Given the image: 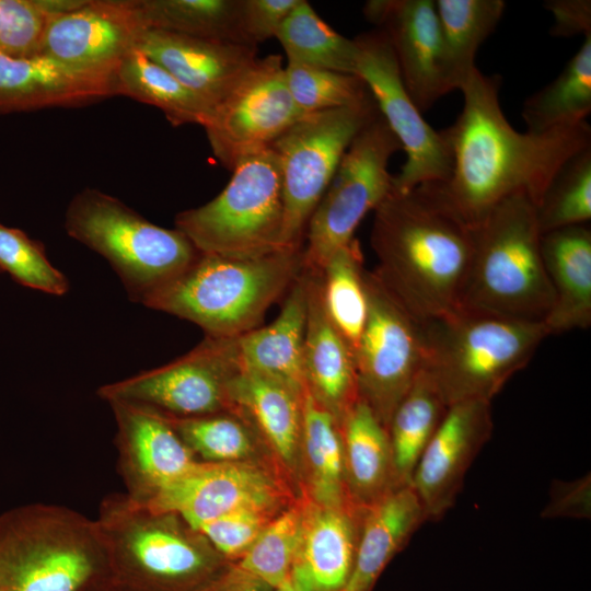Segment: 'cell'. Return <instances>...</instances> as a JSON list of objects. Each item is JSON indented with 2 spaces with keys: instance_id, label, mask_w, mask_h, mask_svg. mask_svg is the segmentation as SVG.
I'll return each mask as SVG.
<instances>
[{
  "instance_id": "cell-1",
  "label": "cell",
  "mask_w": 591,
  "mask_h": 591,
  "mask_svg": "<svg viewBox=\"0 0 591 591\" xmlns=\"http://www.w3.org/2000/svg\"><path fill=\"white\" fill-rule=\"evenodd\" d=\"M498 74L477 68L460 91L463 106L443 129L452 150V173L441 184L424 185L471 227L507 197L523 192L535 206L559 169L591 146L588 121L544 132H521L500 105Z\"/></svg>"
},
{
  "instance_id": "cell-2",
  "label": "cell",
  "mask_w": 591,
  "mask_h": 591,
  "mask_svg": "<svg viewBox=\"0 0 591 591\" xmlns=\"http://www.w3.org/2000/svg\"><path fill=\"white\" fill-rule=\"evenodd\" d=\"M373 270L419 322L457 311L467 282L475 229L426 186L391 192L373 211Z\"/></svg>"
},
{
  "instance_id": "cell-3",
  "label": "cell",
  "mask_w": 591,
  "mask_h": 591,
  "mask_svg": "<svg viewBox=\"0 0 591 591\" xmlns=\"http://www.w3.org/2000/svg\"><path fill=\"white\" fill-rule=\"evenodd\" d=\"M95 520L111 584L123 591H202L231 565L181 515L127 494L106 497Z\"/></svg>"
},
{
  "instance_id": "cell-4",
  "label": "cell",
  "mask_w": 591,
  "mask_h": 591,
  "mask_svg": "<svg viewBox=\"0 0 591 591\" xmlns=\"http://www.w3.org/2000/svg\"><path fill=\"white\" fill-rule=\"evenodd\" d=\"M302 269V250L252 258L200 253L141 303L195 323L206 336L239 337L258 327Z\"/></svg>"
},
{
  "instance_id": "cell-5",
  "label": "cell",
  "mask_w": 591,
  "mask_h": 591,
  "mask_svg": "<svg viewBox=\"0 0 591 591\" xmlns=\"http://www.w3.org/2000/svg\"><path fill=\"white\" fill-rule=\"evenodd\" d=\"M109 584L95 519L39 502L0 514V591H93Z\"/></svg>"
},
{
  "instance_id": "cell-6",
  "label": "cell",
  "mask_w": 591,
  "mask_h": 591,
  "mask_svg": "<svg viewBox=\"0 0 591 591\" xmlns=\"http://www.w3.org/2000/svg\"><path fill=\"white\" fill-rule=\"evenodd\" d=\"M474 229V254L460 309L544 323L553 294L534 201L515 193Z\"/></svg>"
},
{
  "instance_id": "cell-7",
  "label": "cell",
  "mask_w": 591,
  "mask_h": 591,
  "mask_svg": "<svg viewBox=\"0 0 591 591\" xmlns=\"http://www.w3.org/2000/svg\"><path fill=\"white\" fill-rule=\"evenodd\" d=\"M419 323L424 369L449 405L491 402L548 336L543 323L465 309Z\"/></svg>"
},
{
  "instance_id": "cell-8",
  "label": "cell",
  "mask_w": 591,
  "mask_h": 591,
  "mask_svg": "<svg viewBox=\"0 0 591 591\" xmlns=\"http://www.w3.org/2000/svg\"><path fill=\"white\" fill-rule=\"evenodd\" d=\"M65 228L71 237L104 256L139 302L200 254L181 231L159 227L93 188L71 200Z\"/></svg>"
},
{
  "instance_id": "cell-9",
  "label": "cell",
  "mask_w": 591,
  "mask_h": 591,
  "mask_svg": "<svg viewBox=\"0 0 591 591\" xmlns=\"http://www.w3.org/2000/svg\"><path fill=\"white\" fill-rule=\"evenodd\" d=\"M175 227L201 254L252 258L285 250L282 186L274 150L239 161L223 190L179 212Z\"/></svg>"
},
{
  "instance_id": "cell-10",
  "label": "cell",
  "mask_w": 591,
  "mask_h": 591,
  "mask_svg": "<svg viewBox=\"0 0 591 591\" xmlns=\"http://www.w3.org/2000/svg\"><path fill=\"white\" fill-rule=\"evenodd\" d=\"M379 114L373 97L301 116L271 146L280 170L285 250H302L309 220L345 152Z\"/></svg>"
},
{
  "instance_id": "cell-11",
  "label": "cell",
  "mask_w": 591,
  "mask_h": 591,
  "mask_svg": "<svg viewBox=\"0 0 591 591\" xmlns=\"http://www.w3.org/2000/svg\"><path fill=\"white\" fill-rule=\"evenodd\" d=\"M399 150V141L380 113L359 131L309 220L302 248L305 269L320 271L390 195L389 162Z\"/></svg>"
},
{
  "instance_id": "cell-12",
  "label": "cell",
  "mask_w": 591,
  "mask_h": 591,
  "mask_svg": "<svg viewBox=\"0 0 591 591\" xmlns=\"http://www.w3.org/2000/svg\"><path fill=\"white\" fill-rule=\"evenodd\" d=\"M358 48L357 76L366 83L378 111L406 153L393 175L392 190L441 184L452 173V150L444 130L433 129L412 100L398 70L392 47L375 28L354 38Z\"/></svg>"
},
{
  "instance_id": "cell-13",
  "label": "cell",
  "mask_w": 591,
  "mask_h": 591,
  "mask_svg": "<svg viewBox=\"0 0 591 591\" xmlns=\"http://www.w3.org/2000/svg\"><path fill=\"white\" fill-rule=\"evenodd\" d=\"M241 369L237 337L206 336L160 368L106 384L99 395L185 418L230 410L229 384Z\"/></svg>"
},
{
  "instance_id": "cell-14",
  "label": "cell",
  "mask_w": 591,
  "mask_h": 591,
  "mask_svg": "<svg viewBox=\"0 0 591 591\" xmlns=\"http://www.w3.org/2000/svg\"><path fill=\"white\" fill-rule=\"evenodd\" d=\"M368 318L355 356L359 395L386 428L424 368L420 323L373 270L366 273Z\"/></svg>"
},
{
  "instance_id": "cell-15",
  "label": "cell",
  "mask_w": 591,
  "mask_h": 591,
  "mask_svg": "<svg viewBox=\"0 0 591 591\" xmlns=\"http://www.w3.org/2000/svg\"><path fill=\"white\" fill-rule=\"evenodd\" d=\"M303 114L296 106L278 55L258 58L204 127L215 158L232 172L269 148Z\"/></svg>"
},
{
  "instance_id": "cell-16",
  "label": "cell",
  "mask_w": 591,
  "mask_h": 591,
  "mask_svg": "<svg viewBox=\"0 0 591 591\" xmlns=\"http://www.w3.org/2000/svg\"><path fill=\"white\" fill-rule=\"evenodd\" d=\"M297 497L273 460L200 462L190 473L141 505L154 511L176 513L197 529L242 508L281 511Z\"/></svg>"
},
{
  "instance_id": "cell-17",
  "label": "cell",
  "mask_w": 591,
  "mask_h": 591,
  "mask_svg": "<svg viewBox=\"0 0 591 591\" xmlns=\"http://www.w3.org/2000/svg\"><path fill=\"white\" fill-rule=\"evenodd\" d=\"M147 30L137 0H82L49 22L39 54L72 68L115 74Z\"/></svg>"
},
{
  "instance_id": "cell-18",
  "label": "cell",
  "mask_w": 591,
  "mask_h": 591,
  "mask_svg": "<svg viewBox=\"0 0 591 591\" xmlns=\"http://www.w3.org/2000/svg\"><path fill=\"white\" fill-rule=\"evenodd\" d=\"M490 403L472 399L450 405L424 450L409 485L428 521H439L454 506L468 468L491 438Z\"/></svg>"
},
{
  "instance_id": "cell-19",
  "label": "cell",
  "mask_w": 591,
  "mask_h": 591,
  "mask_svg": "<svg viewBox=\"0 0 591 591\" xmlns=\"http://www.w3.org/2000/svg\"><path fill=\"white\" fill-rule=\"evenodd\" d=\"M108 403L117 424L126 494L135 501L144 503L201 462L161 413L127 402Z\"/></svg>"
},
{
  "instance_id": "cell-20",
  "label": "cell",
  "mask_w": 591,
  "mask_h": 591,
  "mask_svg": "<svg viewBox=\"0 0 591 591\" xmlns=\"http://www.w3.org/2000/svg\"><path fill=\"white\" fill-rule=\"evenodd\" d=\"M363 14L386 36L402 80L421 113L450 93L434 0H370Z\"/></svg>"
},
{
  "instance_id": "cell-21",
  "label": "cell",
  "mask_w": 591,
  "mask_h": 591,
  "mask_svg": "<svg viewBox=\"0 0 591 591\" xmlns=\"http://www.w3.org/2000/svg\"><path fill=\"white\" fill-rule=\"evenodd\" d=\"M137 49L165 68L213 109L258 57L256 47L148 28Z\"/></svg>"
},
{
  "instance_id": "cell-22",
  "label": "cell",
  "mask_w": 591,
  "mask_h": 591,
  "mask_svg": "<svg viewBox=\"0 0 591 591\" xmlns=\"http://www.w3.org/2000/svg\"><path fill=\"white\" fill-rule=\"evenodd\" d=\"M303 499L300 538L288 580L301 591H343L356 558L364 509Z\"/></svg>"
},
{
  "instance_id": "cell-23",
  "label": "cell",
  "mask_w": 591,
  "mask_h": 591,
  "mask_svg": "<svg viewBox=\"0 0 591 591\" xmlns=\"http://www.w3.org/2000/svg\"><path fill=\"white\" fill-rule=\"evenodd\" d=\"M115 74L72 68L40 54H0V115L101 101L116 95Z\"/></svg>"
},
{
  "instance_id": "cell-24",
  "label": "cell",
  "mask_w": 591,
  "mask_h": 591,
  "mask_svg": "<svg viewBox=\"0 0 591 591\" xmlns=\"http://www.w3.org/2000/svg\"><path fill=\"white\" fill-rule=\"evenodd\" d=\"M304 394L242 367L229 384L230 410L252 424L278 467L299 488Z\"/></svg>"
},
{
  "instance_id": "cell-25",
  "label": "cell",
  "mask_w": 591,
  "mask_h": 591,
  "mask_svg": "<svg viewBox=\"0 0 591 591\" xmlns=\"http://www.w3.org/2000/svg\"><path fill=\"white\" fill-rule=\"evenodd\" d=\"M303 269L308 298L303 347L306 391L340 422L360 399L355 356L325 313L320 271Z\"/></svg>"
},
{
  "instance_id": "cell-26",
  "label": "cell",
  "mask_w": 591,
  "mask_h": 591,
  "mask_svg": "<svg viewBox=\"0 0 591 591\" xmlns=\"http://www.w3.org/2000/svg\"><path fill=\"white\" fill-rule=\"evenodd\" d=\"M541 250L553 304L544 321L549 335L591 325V230L571 225L542 234Z\"/></svg>"
},
{
  "instance_id": "cell-27",
  "label": "cell",
  "mask_w": 591,
  "mask_h": 591,
  "mask_svg": "<svg viewBox=\"0 0 591 591\" xmlns=\"http://www.w3.org/2000/svg\"><path fill=\"white\" fill-rule=\"evenodd\" d=\"M306 308V277L302 269L286 293L279 315L270 324L237 337L241 367L305 393Z\"/></svg>"
},
{
  "instance_id": "cell-28",
  "label": "cell",
  "mask_w": 591,
  "mask_h": 591,
  "mask_svg": "<svg viewBox=\"0 0 591 591\" xmlns=\"http://www.w3.org/2000/svg\"><path fill=\"white\" fill-rule=\"evenodd\" d=\"M425 522L426 512L410 485L366 508L354 567L343 591H372L387 564Z\"/></svg>"
},
{
  "instance_id": "cell-29",
  "label": "cell",
  "mask_w": 591,
  "mask_h": 591,
  "mask_svg": "<svg viewBox=\"0 0 591 591\" xmlns=\"http://www.w3.org/2000/svg\"><path fill=\"white\" fill-rule=\"evenodd\" d=\"M346 482L352 502L366 509L403 487L395 472L387 429L361 398L339 422Z\"/></svg>"
},
{
  "instance_id": "cell-30",
  "label": "cell",
  "mask_w": 591,
  "mask_h": 591,
  "mask_svg": "<svg viewBox=\"0 0 591 591\" xmlns=\"http://www.w3.org/2000/svg\"><path fill=\"white\" fill-rule=\"evenodd\" d=\"M300 494L324 506L359 508L347 488L339 422L308 391L302 409Z\"/></svg>"
},
{
  "instance_id": "cell-31",
  "label": "cell",
  "mask_w": 591,
  "mask_h": 591,
  "mask_svg": "<svg viewBox=\"0 0 591 591\" xmlns=\"http://www.w3.org/2000/svg\"><path fill=\"white\" fill-rule=\"evenodd\" d=\"M439 20L443 73L449 92L460 90L476 69L482 44L498 26L503 0H434Z\"/></svg>"
},
{
  "instance_id": "cell-32",
  "label": "cell",
  "mask_w": 591,
  "mask_h": 591,
  "mask_svg": "<svg viewBox=\"0 0 591 591\" xmlns=\"http://www.w3.org/2000/svg\"><path fill=\"white\" fill-rule=\"evenodd\" d=\"M449 406L432 375L422 368L386 427L401 486L410 484L414 470Z\"/></svg>"
},
{
  "instance_id": "cell-33",
  "label": "cell",
  "mask_w": 591,
  "mask_h": 591,
  "mask_svg": "<svg viewBox=\"0 0 591 591\" xmlns=\"http://www.w3.org/2000/svg\"><path fill=\"white\" fill-rule=\"evenodd\" d=\"M115 85L116 95L159 108L174 126L205 127L212 115V108L202 99L137 48L118 67Z\"/></svg>"
},
{
  "instance_id": "cell-34",
  "label": "cell",
  "mask_w": 591,
  "mask_h": 591,
  "mask_svg": "<svg viewBox=\"0 0 591 591\" xmlns=\"http://www.w3.org/2000/svg\"><path fill=\"white\" fill-rule=\"evenodd\" d=\"M366 273L361 246L356 237L338 248L320 270L325 313L354 356L369 313Z\"/></svg>"
},
{
  "instance_id": "cell-35",
  "label": "cell",
  "mask_w": 591,
  "mask_h": 591,
  "mask_svg": "<svg viewBox=\"0 0 591 591\" xmlns=\"http://www.w3.org/2000/svg\"><path fill=\"white\" fill-rule=\"evenodd\" d=\"M591 113V35L547 85L530 95L522 106L528 131L544 132L583 121Z\"/></svg>"
},
{
  "instance_id": "cell-36",
  "label": "cell",
  "mask_w": 591,
  "mask_h": 591,
  "mask_svg": "<svg viewBox=\"0 0 591 591\" xmlns=\"http://www.w3.org/2000/svg\"><path fill=\"white\" fill-rule=\"evenodd\" d=\"M162 415L201 462L273 460L260 455L268 452L267 448L252 424L235 409L185 418Z\"/></svg>"
},
{
  "instance_id": "cell-37",
  "label": "cell",
  "mask_w": 591,
  "mask_h": 591,
  "mask_svg": "<svg viewBox=\"0 0 591 591\" xmlns=\"http://www.w3.org/2000/svg\"><path fill=\"white\" fill-rule=\"evenodd\" d=\"M276 38L288 61L341 73H357L358 48L355 39L333 30L305 0H301L285 20Z\"/></svg>"
},
{
  "instance_id": "cell-38",
  "label": "cell",
  "mask_w": 591,
  "mask_h": 591,
  "mask_svg": "<svg viewBox=\"0 0 591 591\" xmlns=\"http://www.w3.org/2000/svg\"><path fill=\"white\" fill-rule=\"evenodd\" d=\"M240 1L137 0V5L148 28L243 44Z\"/></svg>"
},
{
  "instance_id": "cell-39",
  "label": "cell",
  "mask_w": 591,
  "mask_h": 591,
  "mask_svg": "<svg viewBox=\"0 0 591 591\" xmlns=\"http://www.w3.org/2000/svg\"><path fill=\"white\" fill-rule=\"evenodd\" d=\"M542 234L591 219V146L571 157L556 173L536 205Z\"/></svg>"
},
{
  "instance_id": "cell-40",
  "label": "cell",
  "mask_w": 591,
  "mask_h": 591,
  "mask_svg": "<svg viewBox=\"0 0 591 591\" xmlns=\"http://www.w3.org/2000/svg\"><path fill=\"white\" fill-rule=\"evenodd\" d=\"M302 512L303 499L300 494L273 519L244 556L234 564L274 589L285 582L297 553Z\"/></svg>"
},
{
  "instance_id": "cell-41",
  "label": "cell",
  "mask_w": 591,
  "mask_h": 591,
  "mask_svg": "<svg viewBox=\"0 0 591 591\" xmlns=\"http://www.w3.org/2000/svg\"><path fill=\"white\" fill-rule=\"evenodd\" d=\"M289 93L303 114L357 104L370 92L356 74L315 68L292 61L285 67Z\"/></svg>"
},
{
  "instance_id": "cell-42",
  "label": "cell",
  "mask_w": 591,
  "mask_h": 591,
  "mask_svg": "<svg viewBox=\"0 0 591 591\" xmlns=\"http://www.w3.org/2000/svg\"><path fill=\"white\" fill-rule=\"evenodd\" d=\"M82 0H0V54L31 57L39 54L49 22Z\"/></svg>"
},
{
  "instance_id": "cell-43",
  "label": "cell",
  "mask_w": 591,
  "mask_h": 591,
  "mask_svg": "<svg viewBox=\"0 0 591 591\" xmlns=\"http://www.w3.org/2000/svg\"><path fill=\"white\" fill-rule=\"evenodd\" d=\"M0 273L9 274L22 286L62 296L69 283L48 260L43 244L19 229L0 223Z\"/></svg>"
},
{
  "instance_id": "cell-44",
  "label": "cell",
  "mask_w": 591,
  "mask_h": 591,
  "mask_svg": "<svg viewBox=\"0 0 591 591\" xmlns=\"http://www.w3.org/2000/svg\"><path fill=\"white\" fill-rule=\"evenodd\" d=\"M281 511L242 508L204 523L196 530L225 560L234 564L244 556L260 533Z\"/></svg>"
},
{
  "instance_id": "cell-45",
  "label": "cell",
  "mask_w": 591,
  "mask_h": 591,
  "mask_svg": "<svg viewBox=\"0 0 591 591\" xmlns=\"http://www.w3.org/2000/svg\"><path fill=\"white\" fill-rule=\"evenodd\" d=\"M301 0H241L240 32L243 44L257 47L276 37L285 20Z\"/></svg>"
},
{
  "instance_id": "cell-46",
  "label": "cell",
  "mask_w": 591,
  "mask_h": 591,
  "mask_svg": "<svg viewBox=\"0 0 591 591\" xmlns=\"http://www.w3.org/2000/svg\"><path fill=\"white\" fill-rule=\"evenodd\" d=\"M543 7L553 15V36L591 35L590 0H548Z\"/></svg>"
},
{
  "instance_id": "cell-47",
  "label": "cell",
  "mask_w": 591,
  "mask_h": 591,
  "mask_svg": "<svg viewBox=\"0 0 591 591\" xmlns=\"http://www.w3.org/2000/svg\"><path fill=\"white\" fill-rule=\"evenodd\" d=\"M544 517H587L590 513V478L558 483Z\"/></svg>"
},
{
  "instance_id": "cell-48",
  "label": "cell",
  "mask_w": 591,
  "mask_h": 591,
  "mask_svg": "<svg viewBox=\"0 0 591 591\" xmlns=\"http://www.w3.org/2000/svg\"><path fill=\"white\" fill-rule=\"evenodd\" d=\"M275 589L253 575L231 564L202 591H274Z\"/></svg>"
},
{
  "instance_id": "cell-49",
  "label": "cell",
  "mask_w": 591,
  "mask_h": 591,
  "mask_svg": "<svg viewBox=\"0 0 591 591\" xmlns=\"http://www.w3.org/2000/svg\"><path fill=\"white\" fill-rule=\"evenodd\" d=\"M274 591H301L296 588L288 579L278 586Z\"/></svg>"
},
{
  "instance_id": "cell-50",
  "label": "cell",
  "mask_w": 591,
  "mask_h": 591,
  "mask_svg": "<svg viewBox=\"0 0 591 591\" xmlns=\"http://www.w3.org/2000/svg\"><path fill=\"white\" fill-rule=\"evenodd\" d=\"M93 591H123V590L109 584V586H105L103 588H100V589H96V590H93Z\"/></svg>"
}]
</instances>
